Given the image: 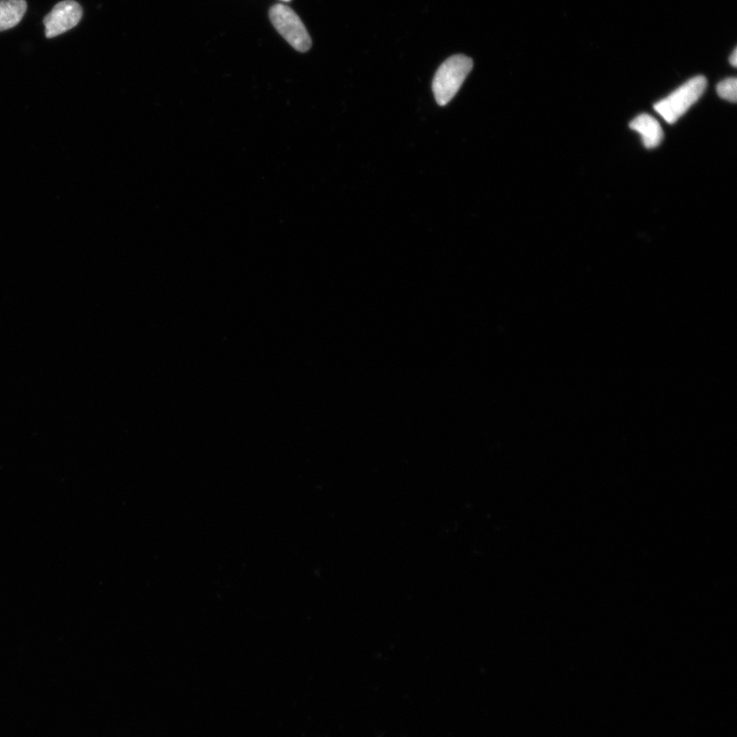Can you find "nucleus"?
Instances as JSON below:
<instances>
[{"label": "nucleus", "instance_id": "nucleus-1", "mask_svg": "<svg viewBox=\"0 0 737 737\" xmlns=\"http://www.w3.org/2000/svg\"><path fill=\"white\" fill-rule=\"evenodd\" d=\"M472 68V60L463 55L449 58L439 68L432 90L440 106H446L454 99Z\"/></svg>", "mask_w": 737, "mask_h": 737}, {"label": "nucleus", "instance_id": "nucleus-2", "mask_svg": "<svg viewBox=\"0 0 737 737\" xmlns=\"http://www.w3.org/2000/svg\"><path fill=\"white\" fill-rule=\"evenodd\" d=\"M708 81L704 76L693 77L680 86L669 97L655 105V110L670 124L682 117L691 106L695 105L707 89Z\"/></svg>", "mask_w": 737, "mask_h": 737}, {"label": "nucleus", "instance_id": "nucleus-3", "mask_svg": "<svg viewBox=\"0 0 737 737\" xmlns=\"http://www.w3.org/2000/svg\"><path fill=\"white\" fill-rule=\"evenodd\" d=\"M270 19L276 30L300 53H307L312 47V38L305 24L289 7L282 4L275 5L270 10Z\"/></svg>", "mask_w": 737, "mask_h": 737}, {"label": "nucleus", "instance_id": "nucleus-4", "mask_svg": "<svg viewBox=\"0 0 737 737\" xmlns=\"http://www.w3.org/2000/svg\"><path fill=\"white\" fill-rule=\"evenodd\" d=\"M81 6L74 0H64L43 20L46 27V36L54 38L78 25L82 18Z\"/></svg>", "mask_w": 737, "mask_h": 737}, {"label": "nucleus", "instance_id": "nucleus-5", "mask_svg": "<svg viewBox=\"0 0 737 737\" xmlns=\"http://www.w3.org/2000/svg\"><path fill=\"white\" fill-rule=\"evenodd\" d=\"M630 127L641 135L643 145L647 149L657 148L664 139L662 126L653 116L639 115L631 121Z\"/></svg>", "mask_w": 737, "mask_h": 737}, {"label": "nucleus", "instance_id": "nucleus-6", "mask_svg": "<svg viewBox=\"0 0 737 737\" xmlns=\"http://www.w3.org/2000/svg\"><path fill=\"white\" fill-rule=\"evenodd\" d=\"M26 12V0H0V32L16 27Z\"/></svg>", "mask_w": 737, "mask_h": 737}, {"label": "nucleus", "instance_id": "nucleus-7", "mask_svg": "<svg viewBox=\"0 0 737 737\" xmlns=\"http://www.w3.org/2000/svg\"><path fill=\"white\" fill-rule=\"evenodd\" d=\"M717 94L720 98L735 103L737 99V80L727 78L717 85Z\"/></svg>", "mask_w": 737, "mask_h": 737}, {"label": "nucleus", "instance_id": "nucleus-8", "mask_svg": "<svg viewBox=\"0 0 737 737\" xmlns=\"http://www.w3.org/2000/svg\"><path fill=\"white\" fill-rule=\"evenodd\" d=\"M729 62H730V64H731V65H732L733 67H736V66H737V49H735V50L733 51V53H732V55H731V57H730V59H729Z\"/></svg>", "mask_w": 737, "mask_h": 737}, {"label": "nucleus", "instance_id": "nucleus-9", "mask_svg": "<svg viewBox=\"0 0 737 737\" xmlns=\"http://www.w3.org/2000/svg\"><path fill=\"white\" fill-rule=\"evenodd\" d=\"M282 2H290V0H282Z\"/></svg>", "mask_w": 737, "mask_h": 737}]
</instances>
